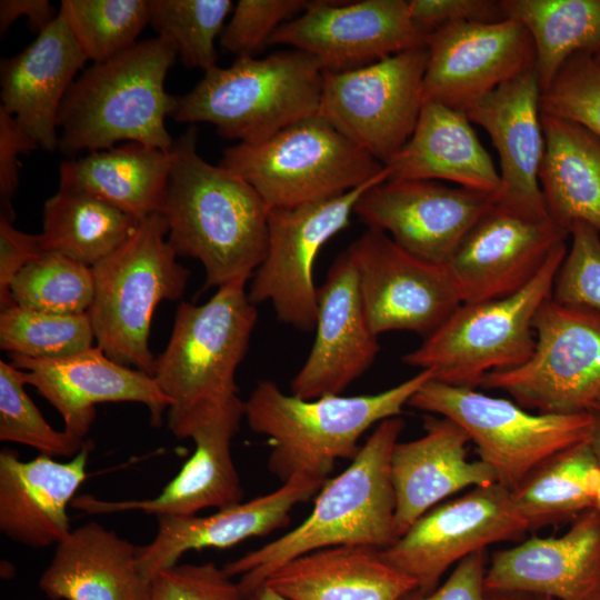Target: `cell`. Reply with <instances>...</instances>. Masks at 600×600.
<instances>
[{"label":"cell","mask_w":600,"mask_h":600,"mask_svg":"<svg viewBox=\"0 0 600 600\" xmlns=\"http://www.w3.org/2000/svg\"><path fill=\"white\" fill-rule=\"evenodd\" d=\"M162 210L177 256L199 260L206 288L247 282L266 258L269 208L242 178L197 152V130L173 143Z\"/></svg>","instance_id":"cell-1"},{"label":"cell","mask_w":600,"mask_h":600,"mask_svg":"<svg viewBox=\"0 0 600 600\" xmlns=\"http://www.w3.org/2000/svg\"><path fill=\"white\" fill-rule=\"evenodd\" d=\"M404 428L400 417L378 423L346 470L327 480L311 513L280 538L224 564L243 600L287 562L324 548L367 546L386 549L394 532L396 497L391 456Z\"/></svg>","instance_id":"cell-2"},{"label":"cell","mask_w":600,"mask_h":600,"mask_svg":"<svg viewBox=\"0 0 600 600\" xmlns=\"http://www.w3.org/2000/svg\"><path fill=\"white\" fill-rule=\"evenodd\" d=\"M432 370L376 394L323 396L304 400L286 394L276 382L261 380L244 401L250 429L268 438L270 472L282 482L294 476L328 480L336 462L353 460L362 434L373 424L399 417Z\"/></svg>","instance_id":"cell-3"},{"label":"cell","mask_w":600,"mask_h":600,"mask_svg":"<svg viewBox=\"0 0 600 600\" xmlns=\"http://www.w3.org/2000/svg\"><path fill=\"white\" fill-rule=\"evenodd\" d=\"M246 283L224 284L203 304L181 302L154 359L152 378L170 400L168 427L179 439L239 397L236 373L258 318Z\"/></svg>","instance_id":"cell-4"},{"label":"cell","mask_w":600,"mask_h":600,"mask_svg":"<svg viewBox=\"0 0 600 600\" xmlns=\"http://www.w3.org/2000/svg\"><path fill=\"white\" fill-rule=\"evenodd\" d=\"M174 48L157 37L138 41L111 59L93 63L69 88L58 113L63 151H100L120 141L170 150L166 118L178 97L164 89Z\"/></svg>","instance_id":"cell-5"},{"label":"cell","mask_w":600,"mask_h":600,"mask_svg":"<svg viewBox=\"0 0 600 600\" xmlns=\"http://www.w3.org/2000/svg\"><path fill=\"white\" fill-rule=\"evenodd\" d=\"M324 71L300 50L266 58L238 57L214 66L197 86L178 97V122H207L226 139L264 141L284 128L319 113Z\"/></svg>","instance_id":"cell-6"},{"label":"cell","mask_w":600,"mask_h":600,"mask_svg":"<svg viewBox=\"0 0 600 600\" xmlns=\"http://www.w3.org/2000/svg\"><path fill=\"white\" fill-rule=\"evenodd\" d=\"M162 213L139 221L132 233L91 268L93 301L88 311L98 346L113 361L152 377V316L162 300H178L190 270L177 261Z\"/></svg>","instance_id":"cell-7"},{"label":"cell","mask_w":600,"mask_h":600,"mask_svg":"<svg viewBox=\"0 0 600 600\" xmlns=\"http://www.w3.org/2000/svg\"><path fill=\"white\" fill-rule=\"evenodd\" d=\"M219 164L247 181L269 210L294 208L387 180L382 162L320 114L264 141L229 147Z\"/></svg>","instance_id":"cell-8"},{"label":"cell","mask_w":600,"mask_h":600,"mask_svg":"<svg viewBox=\"0 0 600 600\" xmlns=\"http://www.w3.org/2000/svg\"><path fill=\"white\" fill-rule=\"evenodd\" d=\"M558 246L521 290L500 299L462 302L403 362L432 370L436 381L476 389L486 374L524 363L536 343L533 321L552 297L556 274L567 253Z\"/></svg>","instance_id":"cell-9"},{"label":"cell","mask_w":600,"mask_h":600,"mask_svg":"<svg viewBox=\"0 0 600 600\" xmlns=\"http://www.w3.org/2000/svg\"><path fill=\"white\" fill-rule=\"evenodd\" d=\"M408 406L460 426L476 444L479 460L492 469L497 483L510 491L550 457L589 440L594 427L591 411L531 413L510 400L433 379Z\"/></svg>","instance_id":"cell-10"},{"label":"cell","mask_w":600,"mask_h":600,"mask_svg":"<svg viewBox=\"0 0 600 600\" xmlns=\"http://www.w3.org/2000/svg\"><path fill=\"white\" fill-rule=\"evenodd\" d=\"M533 329L531 357L519 367L486 374L480 387L504 391L539 413L591 411L600 396V312L549 298Z\"/></svg>","instance_id":"cell-11"},{"label":"cell","mask_w":600,"mask_h":600,"mask_svg":"<svg viewBox=\"0 0 600 600\" xmlns=\"http://www.w3.org/2000/svg\"><path fill=\"white\" fill-rule=\"evenodd\" d=\"M427 59L423 46L358 69L324 71L318 114L386 164L417 126Z\"/></svg>","instance_id":"cell-12"},{"label":"cell","mask_w":600,"mask_h":600,"mask_svg":"<svg viewBox=\"0 0 600 600\" xmlns=\"http://www.w3.org/2000/svg\"><path fill=\"white\" fill-rule=\"evenodd\" d=\"M382 181L294 208L270 209L267 254L252 277L249 300L253 304L271 302L278 319L298 330L316 329V258L329 239L349 226L360 196Z\"/></svg>","instance_id":"cell-13"},{"label":"cell","mask_w":600,"mask_h":600,"mask_svg":"<svg viewBox=\"0 0 600 600\" xmlns=\"http://www.w3.org/2000/svg\"><path fill=\"white\" fill-rule=\"evenodd\" d=\"M371 331H410L424 339L462 303L446 264L426 261L376 229L347 249Z\"/></svg>","instance_id":"cell-14"},{"label":"cell","mask_w":600,"mask_h":600,"mask_svg":"<svg viewBox=\"0 0 600 600\" xmlns=\"http://www.w3.org/2000/svg\"><path fill=\"white\" fill-rule=\"evenodd\" d=\"M526 531L511 491L496 482L436 506L380 554L411 578L417 590L430 593L453 563L490 544L518 540Z\"/></svg>","instance_id":"cell-15"},{"label":"cell","mask_w":600,"mask_h":600,"mask_svg":"<svg viewBox=\"0 0 600 600\" xmlns=\"http://www.w3.org/2000/svg\"><path fill=\"white\" fill-rule=\"evenodd\" d=\"M426 40L406 0L309 1L273 32L269 44L307 52L323 71L342 72L423 47Z\"/></svg>","instance_id":"cell-16"},{"label":"cell","mask_w":600,"mask_h":600,"mask_svg":"<svg viewBox=\"0 0 600 600\" xmlns=\"http://www.w3.org/2000/svg\"><path fill=\"white\" fill-rule=\"evenodd\" d=\"M496 201L492 194L434 180L387 179L360 196L353 213L413 256L446 264Z\"/></svg>","instance_id":"cell-17"},{"label":"cell","mask_w":600,"mask_h":600,"mask_svg":"<svg viewBox=\"0 0 600 600\" xmlns=\"http://www.w3.org/2000/svg\"><path fill=\"white\" fill-rule=\"evenodd\" d=\"M426 47L423 102L461 111L536 67L532 39L512 19L449 24L428 34Z\"/></svg>","instance_id":"cell-18"},{"label":"cell","mask_w":600,"mask_h":600,"mask_svg":"<svg viewBox=\"0 0 600 600\" xmlns=\"http://www.w3.org/2000/svg\"><path fill=\"white\" fill-rule=\"evenodd\" d=\"M570 232L494 202L446 263L462 302L508 297L526 287Z\"/></svg>","instance_id":"cell-19"},{"label":"cell","mask_w":600,"mask_h":600,"mask_svg":"<svg viewBox=\"0 0 600 600\" xmlns=\"http://www.w3.org/2000/svg\"><path fill=\"white\" fill-rule=\"evenodd\" d=\"M26 384H30L60 413L64 431L84 439L102 402H138L150 411L151 423L162 422L170 400L154 379L113 361L98 346L57 359L10 354Z\"/></svg>","instance_id":"cell-20"},{"label":"cell","mask_w":600,"mask_h":600,"mask_svg":"<svg viewBox=\"0 0 600 600\" xmlns=\"http://www.w3.org/2000/svg\"><path fill=\"white\" fill-rule=\"evenodd\" d=\"M317 299L313 346L290 383L291 394L304 400L340 394L371 367L380 350L347 250L331 264Z\"/></svg>","instance_id":"cell-21"},{"label":"cell","mask_w":600,"mask_h":600,"mask_svg":"<svg viewBox=\"0 0 600 600\" xmlns=\"http://www.w3.org/2000/svg\"><path fill=\"white\" fill-rule=\"evenodd\" d=\"M484 582L490 594L600 600V513L582 512L560 537L533 536L494 552Z\"/></svg>","instance_id":"cell-22"},{"label":"cell","mask_w":600,"mask_h":600,"mask_svg":"<svg viewBox=\"0 0 600 600\" xmlns=\"http://www.w3.org/2000/svg\"><path fill=\"white\" fill-rule=\"evenodd\" d=\"M244 417V401L233 399L191 433L193 454L154 498L109 501L89 494L74 497L71 507L89 514L138 510L158 517H190L207 508L241 502L242 488L231 456V440Z\"/></svg>","instance_id":"cell-23"},{"label":"cell","mask_w":600,"mask_h":600,"mask_svg":"<svg viewBox=\"0 0 600 600\" xmlns=\"http://www.w3.org/2000/svg\"><path fill=\"white\" fill-rule=\"evenodd\" d=\"M541 93L532 69L501 84L464 111L471 123L490 136L499 154L501 190L497 202L537 218L549 217L539 182L546 148Z\"/></svg>","instance_id":"cell-24"},{"label":"cell","mask_w":600,"mask_h":600,"mask_svg":"<svg viewBox=\"0 0 600 600\" xmlns=\"http://www.w3.org/2000/svg\"><path fill=\"white\" fill-rule=\"evenodd\" d=\"M324 482L294 476L268 494L219 509L207 517H158L154 539L138 547L139 568L152 581L159 571L177 564L188 551L224 549L251 537L267 536L287 526L294 506L318 494Z\"/></svg>","instance_id":"cell-25"},{"label":"cell","mask_w":600,"mask_h":600,"mask_svg":"<svg viewBox=\"0 0 600 600\" xmlns=\"http://www.w3.org/2000/svg\"><path fill=\"white\" fill-rule=\"evenodd\" d=\"M92 444L86 441L67 462L39 454L23 461L16 450L0 451V530L14 542L46 548L69 533L68 506L87 479Z\"/></svg>","instance_id":"cell-26"},{"label":"cell","mask_w":600,"mask_h":600,"mask_svg":"<svg viewBox=\"0 0 600 600\" xmlns=\"http://www.w3.org/2000/svg\"><path fill=\"white\" fill-rule=\"evenodd\" d=\"M424 434L397 442L391 456L394 532L400 538L421 516L466 488L496 483L492 469L467 459L468 433L452 420L428 416Z\"/></svg>","instance_id":"cell-27"},{"label":"cell","mask_w":600,"mask_h":600,"mask_svg":"<svg viewBox=\"0 0 600 600\" xmlns=\"http://www.w3.org/2000/svg\"><path fill=\"white\" fill-rule=\"evenodd\" d=\"M88 61L70 29L58 14L20 53L1 61V104L39 148L59 146L58 113Z\"/></svg>","instance_id":"cell-28"},{"label":"cell","mask_w":600,"mask_h":600,"mask_svg":"<svg viewBox=\"0 0 600 600\" xmlns=\"http://www.w3.org/2000/svg\"><path fill=\"white\" fill-rule=\"evenodd\" d=\"M137 550L90 521L57 544L39 588L50 600H150L151 581L139 568Z\"/></svg>","instance_id":"cell-29"},{"label":"cell","mask_w":600,"mask_h":600,"mask_svg":"<svg viewBox=\"0 0 600 600\" xmlns=\"http://www.w3.org/2000/svg\"><path fill=\"white\" fill-rule=\"evenodd\" d=\"M387 179L449 181L498 199L501 180L467 113L426 101L414 131L384 164Z\"/></svg>","instance_id":"cell-30"},{"label":"cell","mask_w":600,"mask_h":600,"mask_svg":"<svg viewBox=\"0 0 600 600\" xmlns=\"http://www.w3.org/2000/svg\"><path fill=\"white\" fill-rule=\"evenodd\" d=\"M367 546H339L298 557L264 582L289 600H399L416 582Z\"/></svg>","instance_id":"cell-31"},{"label":"cell","mask_w":600,"mask_h":600,"mask_svg":"<svg viewBox=\"0 0 600 600\" xmlns=\"http://www.w3.org/2000/svg\"><path fill=\"white\" fill-rule=\"evenodd\" d=\"M174 160L163 150L129 142L59 166V189L93 194L141 221L161 213Z\"/></svg>","instance_id":"cell-32"},{"label":"cell","mask_w":600,"mask_h":600,"mask_svg":"<svg viewBox=\"0 0 600 600\" xmlns=\"http://www.w3.org/2000/svg\"><path fill=\"white\" fill-rule=\"evenodd\" d=\"M544 153L539 182L548 216L570 232L583 222L600 232V138L541 112Z\"/></svg>","instance_id":"cell-33"},{"label":"cell","mask_w":600,"mask_h":600,"mask_svg":"<svg viewBox=\"0 0 600 600\" xmlns=\"http://www.w3.org/2000/svg\"><path fill=\"white\" fill-rule=\"evenodd\" d=\"M600 466L590 439L542 462L514 490L512 502L530 531L571 522L596 507Z\"/></svg>","instance_id":"cell-34"},{"label":"cell","mask_w":600,"mask_h":600,"mask_svg":"<svg viewBox=\"0 0 600 600\" xmlns=\"http://www.w3.org/2000/svg\"><path fill=\"white\" fill-rule=\"evenodd\" d=\"M138 223L93 194L59 189L44 203L39 242L43 252L59 253L92 268L112 253Z\"/></svg>","instance_id":"cell-35"},{"label":"cell","mask_w":600,"mask_h":600,"mask_svg":"<svg viewBox=\"0 0 600 600\" xmlns=\"http://www.w3.org/2000/svg\"><path fill=\"white\" fill-rule=\"evenodd\" d=\"M504 19L521 23L536 51V72L547 90L562 67L600 50V0H501Z\"/></svg>","instance_id":"cell-36"},{"label":"cell","mask_w":600,"mask_h":600,"mask_svg":"<svg viewBox=\"0 0 600 600\" xmlns=\"http://www.w3.org/2000/svg\"><path fill=\"white\" fill-rule=\"evenodd\" d=\"M58 14L87 59L100 63L138 42L149 23V0H62Z\"/></svg>","instance_id":"cell-37"},{"label":"cell","mask_w":600,"mask_h":600,"mask_svg":"<svg viewBox=\"0 0 600 600\" xmlns=\"http://www.w3.org/2000/svg\"><path fill=\"white\" fill-rule=\"evenodd\" d=\"M89 313L57 314L12 306L0 313V348L32 359L69 357L93 347Z\"/></svg>","instance_id":"cell-38"},{"label":"cell","mask_w":600,"mask_h":600,"mask_svg":"<svg viewBox=\"0 0 600 600\" xmlns=\"http://www.w3.org/2000/svg\"><path fill=\"white\" fill-rule=\"evenodd\" d=\"M93 293L91 268L53 252L27 264L11 284L16 306L57 314L87 313Z\"/></svg>","instance_id":"cell-39"},{"label":"cell","mask_w":600,"mask_h":600,"mask_svg":"<svg viewBox=\"0 0 600 600\" xmlns=\"http://www.w3.org/2000/svg\"><path fill=\"white\" fill-rule=\"evenodd\" d=\"M231 0H149V24L189 68L217 66L214 41L222 33Z\"/></svg>","instance_id":"cell-40"},{"label":"cell","mask_w":600,"mask_h":600,"mask_svg":"<svg viewBox=\"0 0 600 600\" xmlns=\"http://www.w3.org/2000/svg\"><path fill=\"white\" fill-rule=\"evenodd\" d=\"M17 368L0 361V440L29 446L39 454L74 457L86 441L53 429L30 399Z\"/></svg>","instance_id":"cell-41"},{"label":"cell","mask_w":600,"mask_h":600,"mask_svg":"<svg viewBox=\"0 0 600 600\" xmlns=\"http://www.w3.org/2000/svg\"><path fill=\"white\" fill-rule=\"evenodd\" d=\"M541 112L576 122L600 138V60L572 57L542 91Z\"/></svg>","instance_id":"cell-42"},{"label":"cell","mask_w":600,"mask_h":600,"mask_svg":"<svg viewBox=\"0 0 600 600\" xmlns=\"http://www.w3.org/2000/svg\"><path fill=\"white\" fill-rule=\"evenodd\" d=\"M569 238L571 242L556 274L551 298L600 312V232L576 222Z\"/></svg>","instance_id":"cell-43"},{"label":"cell","mask_w":600,"mask_h":600,"mask_svg":"<svg viewBox=\"0 0 600 600\" xmlns=\"http://www.w3.org/2000/svg\"><path fill=\"white\" fill-rule=\"evenodd\" d=\"M306 0H239L223 29L221 46L238 57H253L273 32L308 7Z\"/></svg>","instance_id":"cell-44"},{"label":"cell","mask_w":600,"mask_h":600,"mask_svg":"<svg viewBox=\"0 0 600 600\" xmlns=\"http://www.w3.org/2000/svg\"><path fill=\"white\" fill-rule=\"evenodd\" d=\"M150 600H243L238 583L213 562L174 564L151 581Z\"/></svg>","instance_id":"cell-45"},{"label":"cell","mask_w":600,"mask_h":600,"mask_svg":"<svg viewBox=\"0 0 600 600\" xmlns=\"http://www.w3.org/2000/svg\"><path fill=\"white\" fill-rule=\"evenodd\" d=\"M408 7L413 23L426 36L454 23L504 20L500 1L493 0H409Z\"/></svg>","instance_id":"cell-46"},{"label":"cell","mask_w":600,"mask_h":600,"mask_svg":"<svg viewBox=\"0 0 600 600\" xmlns=\"http://www.w3.org/2000/svg\"><path fill=\"white\" fill-rule=\"evenodd\" d=\"M39 148L16 118L0 107V214L14 220L12 199L19 184L18 156Z\"/></svg>","instance_id":"cell-47"},{"label":"cell","mask_w":600,"mask_h":600,"mask_svg":"<svg viewBox=\"0 0 600 600\" xmlns=\"http://www.w3.org/2000/svg\"><path fill=\"white\" fill-rule=\"evenodd\" d=\"M13 221L0 214V308L14 306L11 284L18 273L43 251L39 234H29L13 227Z\"/></svg>","instance_id":"cell-48"},{"label":"cell","mask_w":600,"mask_h":600,"mask_svg":"<svg viewBox=\"0 0 600 600\" xmlns=\"http://www.w3.org/2000/svg\"><path fill=\"white\" fill-rule=\"evenodd\" d=\"M487 551L459 561L446 582L430 593L414 589L399 600H496L486 589Z\"/></svg>","instance_id":"cell-49"},{"label":"cell","mask_w":600,"mask_h":600,"mask_svg":"<svg viewBox=\"0 0 600 600\" xmlns=\"http://www.w3.org/2000/svg\"><path fill=\"white\" fill-rule=\"evenodd\" d=\"M26 17L29 28L40 33L52 23L58 13L48 0H1L0 31L6 32L18 18Z\"/></svg>","instance_id":"cell-50"},{"label":"cell","mask_w":600,"mask_h":600,"mask_svg":"<svg viewBox=\"0 0 600 600\" xmlns=\"http://www.w3.org/2000/svg\"><path fill=\"white\" fill-rule=\"evenodd\" d=\"M244 600H289L266 583L254 589Z\"/></svg>","instance_id":"cell-51"},{"label":"cell","mask_w":600,"mask_h":600,"mask_svg":"<svg viewBox=\"0 0 600 600\" xmlns=\"http://www.w3.org/2000/svg\"><path fill=\"white\" fill-rule=\"evenodd\" d=\"M593 414H594V427H593V431L590 438V442L600 466V416L594 412ZM594 509L600 513V489H599Z\"/></svg>","instance_id":"cell-52"},{"label":"cell","mask_w":600,"mask_h":600,"mask_svg":"<svg viewBox=\"0 0 600 600\" xmlns=\"http://www.w3.org/2000/svg\"><path fill=\"white\" fill-rule=\"evenodd\" d=\"M490 596H492L496 600H554L547 596L532 594V593H506V594H490Z\"/></svg>","instance_id":"cell-53"},{"label":"cell","mask_w":600,"mask_h":600,"mask_svg":"<svg viewBox=\"0 0 600 600\" xmlns=\"http://www.w3.org/2000/svg\"><path fill=\"white\" fill-rule=\"evenodd\" d=\"M591 412H594L600 416V396L597 398Z\"/></svg>","instance_id":"cell-54"},{"label":"cell","mask_w":600,"mask_h":600,"mask_svg":"<svg viewBox=\"0 0 600 600\" xmlns=\"http://www.w3.org/2000/svg\"><path fill=\"white\" fill-rule=\"evenodd\" d=\"M594 57L600 60V50L594 54Z\"/></svg>","instance_id":"cell-55"}]
</instances>
